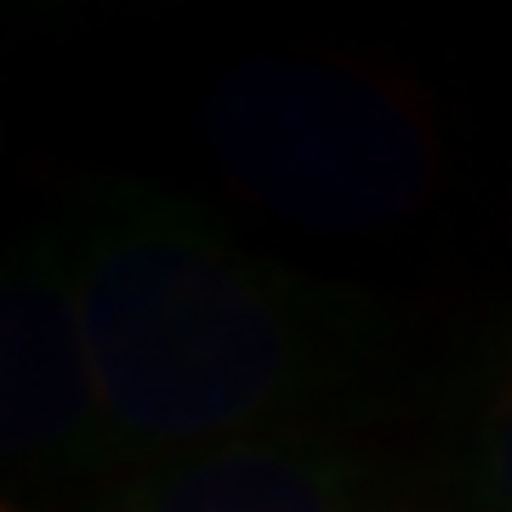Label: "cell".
Returning <instances> with one entry per match:
<instances>
[{
    "mask_svg": "<svg viewBox=\"0 0 512 512\" xmlns=\"http://www.w3.org/2000/svg\"><path fill=\"white\" fill-rule=\"evenodd\" d=\"M109 484L268 433H330L382 382L387 308L256 251L171 188L97 177L52 222Z\"/></svg>",
    "mask_w": 512,
    "mask_h": 512,
    "instance_id": "obj_1",
    "label": "cell"
},
{
    "mask_svg": "<svg viewBox=\"0 0 512 512\" xmlns=\"http://www.w3.org/2000/svg\"><path fill=\"white\" fill-rule=\"evenodd\" d=\"M200 137L256 211L302 234H382L439 183L427 103L365 57H239L205 86Z\"/></svg>",
    "mask_w": 512,
    "mask_h": 512,
    "instance_id": "obj_2",
    "label": "cell"
},
{
    "mask_svg": "<svg viewBox=\"0 0 512 512\" xmlns=\"http://www.w3.org/2000/svg\"><path fill=\"white\" fill-rule=\"evenodd\" d=\"M0 444L23 484H103L109 450L57 228L12 245L0 279Z\"/></svg>",
    "mask_w": 512,
    "mask_h": 512,
    "instance_id": "obj_3",
    "label": "cell"
},
{
    "mask_svg": "<svg viewBox=\"0 0 512 512\" xmlns=\"http://www.w3.org/2000/svg\"><path fill=\"white\" fill-rule=\"evenodd\" d=\"M92 512H427L416 484L348 433H268L120 478Z\"/></svg>",
    "mask_w": 512,
    "mask_h": 512,
    "instance_id": "obj_4",
    "label": "cell"
},
{
    "mask_svg": "<svg viewBox=\"0 0 512 512\" xmlns=\"http://www.w3.org/2000/svg\"><path fill=\"white\" fill-rule=\"evenodd\" d=\"M461 512H512V342L501 348L467 421Z\"/></svg>",
    "mask_w": 512,
    "mask_h": 512,
    "instance_id": "obj_5",
    "label": "cell"
}]
</instances>
